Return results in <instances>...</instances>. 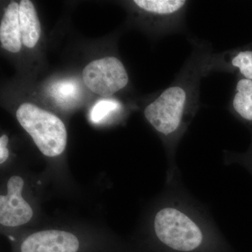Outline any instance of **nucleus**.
Listing matches in <instances>:
<instances>
[{
    "label": "nucleus",
    "mask_w": 252,
    "mask_h": 252,
    "mask_svg": "<svg viewBox=\"0 0 252 252\" xmlns=\"http://www.w3.org/2000/svg\"><path fill=\"white\" fill-rule=\"evenodd\" d=\"M16 115L44 155L58 157L64 152L67 132L64 123L57 116L28 102L20 105Z\"/></svg>",
    "instance_id": "obj_3"
},
{
    "label": "nucleus",
    "mask_w": 252,
    "mask_h": 252,
    "mask_svg": "<svg viewBox=\"0 0 252 252\" xmlns=\"http://www.w3.org/2000/svg\"><path fill=\"white\" fill-rule=\"evenodd\" d=\"M79 242L69 232L48 230L28 236L21 245V252H77Z\"/></svg>",
    "instance_id": "obj_6"
},
{
    "label": "nucleus",
    "mask_w": 252,
    "mask_h": 252,
    "mask_svg": "<svg viewBox=\"0 0 252 252\" xmlns=\"http://www.w3.org/2000/svg\"><path fill=\"white\" fill-rule=\"evenodd\" d=\"M24 181L13 176L8 181L7 193L0 195V223L4 226L16 227L26 224L33 216L32 209L23 199Z\"/></svg>",
    "instance_id": "obj_5"
},
{
    "label": "nucleus",
    "mask_w": 252,
    "mask_h": 252,
    "mask_svg": "<svg viewBox=\"0 0 252 252\" xmlns=\"http://www.w3.org/2000/svg\"><path fill=\"white\" fill-rule=\"evenodd\" d=\"M53 93L56 99L61 101L74 98L77 93V86L72 81L58 83L53 88Z\"/></svg>",
    "instance_id": "obj_11"
},
{
    "label": "nucleus",
    "mask_w": 252,
    "mask_h": 252,
    "mask_svg": "<svg viewBox=\"0 0 252 252\" xmlns=\"http://www.w3.org/2000/svg\"><path fill=\"white\" fill-rule=\"evenodd\" d=\"M0 42L3 49L11 53L19 52L22 46L19 21V4L12 1L8 5L0 24Z\"/></svg>",
    "instance_id": "obj_7"
},
{
    "label": "nucleus",
    "mask_w": 252,
    "mask_h": 252,
    "mask_svg": "<svg viewBox=\"0 0 252 252\" xmlns=\"http://www.w3.org/2000/svg\"><path fill=\"white\" fill-rule=\"evenodd\" d=\"M191 52L171 84L144 109L146 120L160 135L168 158L167 181L180 175L176 154L190 123L200 108V83L210 74L211 44L191 37Z\"/></svg>",
    "instance_id": "obj_1"
},
{
    "label": "nucleus",
    "mask_w": 252,
    "mask_h": 252,
    "mask_svg": "<svg viewBox=\"0 0 252 252\" xmlns=\"http://www.w3.org/2000/svg\"><path fill=\"white\" fill-rule=\"evenodd\" d=\"M9 143V137L3 135L0 137V163L3 164L9 158V150L7 149Z\"/></svg>",
    "instance_id": "obj_12"
},
{
    "label": "nucleus",
    "mask_w": 252,
    "mask_h": 252,
    "mask_svg": "<svg viewBox=\"0 0 252 252\" xmlns=\"http://www.w3.org/2000/svg\"><path fill=\"white\" fill-rule=\"evenodd\" d=\"M168 190L152 222L154 235L172 251L194 252L218 238L219 228L206 207L183 188L180 175L167 181Z\"/></svg>",
    "instance_id": "obj_2"
},
{
    "label": "nucleus",
    "mask_w": 252,
    "mask_h": 252,
    "mask_svg": "<svg viewBox=\"0 0 252 252\" xmlns=\"http://www.w3.org/2000/svg\"><path fill=\"white\" fill-rule=\"evenodd\" d=\"M228 111L245 122H252V81L240 78L228 104Z\"/></svg>",
    "instance_id": "obj_9"
},
{
    "label": "nucleus",
    "mask_w": 252,
    "mask_h": 252,
    "mask_svg": "<svg viewBox=\"0 0 252 252\" xmlns=\"http://www.w3.org/2000/svg\"><path fill=\"white\" fill-rule=\"evenodd\" d=\"M83 81L86 87L102 97H109L125 89L129 77L124 64L117 58L94 60L83 69Z\"/></svg>",
    "instance_id": "obj_4"
},
{
    "label": "nucleus",
    "mask_w": 252,
    "mask_h": 252,
    "mask_svg": "<svg viewBox=\"0 0 252 252\" xmlns=\"http://www.w3.org/2000/svg\"><path fill=\"white\" fill-rule=\"evenodd\" d=\"M19 21L23 44L34 48L40 39L41 28L35 7L30 0L20 1Z\"/></svg>",
    "instance_id": "obj_8"
},
{
    "label": "nucleus",
    "mask_w": 252,
    "mask_h": 252,
    "mask_svg": "<svg viewBox=\"0 0 252 252\" xmlns=\"http://www.w3.org/2000/svg\"><path fill=\"white\" fill-rule=\"evenodd\" d=\"M122 108V104L114 99H101L94 104L91 112V119L94 123L102 122L109 114Z\"/></svg>",
    "instance_id": "obj_10"
}]
</instances>
